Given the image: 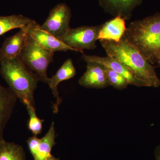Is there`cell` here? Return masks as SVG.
<instances>
[{
	"label": "cell",
	"instance_id": "cell-1",
	"mask_svg": "<svg viewBox=\"0 0 160 160\" xmlns=\"http://www.w3.org/2000/svg\"><path fill=\"white\" fill-rule=\"evenodd\" d=\"M107 56L125 65L147 87L160 86V80L154 68L144 57L137 48L123 36L119 42L100 40Z\"/></svg>",
	"mask_w": 160,
	"mask_h": 160
},
{
	"label": "cell",
	"instance_id": "cell-2",
	"mask_svg": "<svg viewBox=\"0 0 160 160\" xmlns=\"http://www.w3.org/2000/svg\"><path fill=\"white\" fill-rule=\"evenodd\" d=\"M124 36L153 65L160 51V13L132 22Z\"/></svg>",
	"mask_w": 160,
	"mask_h": 160
},
{
	"label": "cell",
	"instance_id": "cell-3",
	"mask_svg": "<svg viewBox=\"0 0 160 160\" xmlns=\"http://www.w3.org/2000/svg\"><path fill=\"white\" fill-rule=\"evenodd\" d=\"M3 78L23 104L29 102L35 106L34 93L39 79L30 71L18 57L0 61Z\"/></svg>",
	"mask_w": 160,
	"mask_h": 160
},
{
	"label": "cell",
	"instance_id": "cell-4",
	"mask_svg": "<svg viewBox=\"0 0 160 160\" xmlns=\"http://www.w3.org/2000/svg\"><path fill=\"white\" fill-rule=\"evenodd\" d=\"M54 53L40 46L29 36L26 46L18 57L37 76L40 81L48 84L49 78L47 75V69L53 61Z\"/></svg>",
	"mask_w": 160,
	"mask_h": 160
},
{
	"label": "cell",
	"instance_id": "cell-5",
	"mask_svg": "<svg viewBox=\"0 0 160 160\" xmlns=\"http://www.w3.org/2000/svg\"><path fill=\"white\" fill-rule=\"evenodd\" d=\"M100 26H83L70 28L60 40L75 51L83 53L85 49L96 48Z\"/></svg>",
	"mask_w": 160,
	"mask_h": 160
},
{
	"label": "cell",
	"instance_id": "cell-6",
	"mask_svg": "<svg viewBox=\"0 0 160 160\" xmlns=\"http://www.w3.org/2000/svg\"><path fill=\"white\" fill-rule=\"evenodd\" d=\"M71 18V11L69 6L66 3H59L50 10L46 21L40 27L60 39L70 29Z\"/></svg>",
	"mask_w": 160,
	"mask_h": 160
},
{
	"label": "cell",
	"instance_id": "cell-7",
	"mask_svg": "<svg viewBox=\"0 0 160 160\" xmlns=\"http://www.w3.org/2000/svg\"><path fill=\"white\" fill-rule=\"evenodd\" d=\"M82 57L87 63H98L115 71L126 79L129 85L137 87H147L146 83L138 78L129 68L112 58L109 56L105 57L84 54Z\"/></svg>",
	"mask_w": 160,
	"mask_h": 160
},
{
	"label": "cell",
	"instance_id": "cell-8",
	"mask_svg": "<svg viewBox=\"0 0 160 160\" xmlns=\"http://www.w3.org/2000/svg\"><path fill=\"white\" fill-rule=\"evenodd\" d=\"M29 36L40 46L49 51H75L59 39L43 30L36 22L26 27Z\"/></svg>",
	"mask_w": 160,
	"mask_h": 160
},
{
	"label": "cell",
	"instance_id": "cell-9",
	"mask_svg": "<svg viewBox=\"0 0 160 160\" xmlns=\"http://www.w3.org/2000/svg\"><path fill=\"white\" fill-rule=\"evenodd\" d=\"M86 72L80 78V85L87 88L104 89L109 86L105 67L95 63H87Z\"/></svg>",
	"mask_w": 160,
	"mask_h": 160
},
{
	"label": "cell",
	"instance_id": "cell-10",
	"mask_svg": "<svg viewBox=\"0 0 160 160\" xmlns=\"http://www.w3.org/2000/svg\"><path fill=\"white\" fill-rule=\"evenodd\" d=\"M76 74V70L73 62L71 59L69 58L64 62L55 74L49 78L48 85L51 89L53 96L56 98L55 102L52 106V111L55 114L58 113L59 107L62 102L58 91L59 84L63 81L72 78Z\"/></svg>",
	"mask_w": 160,
	"mask_h": 160
},
{
	"label": "cell",
	"instance_id": "cell-11",
	"mask_svg": "<svg viewBox=\"0 0 160 160\" xmlns=\"http://www.w3.org/2000/svg\"><path fill=\"white\" fill-rule=\"evenodd\" d=\"M26 27L20 29L16 34L5 39L0 48V61L19 56L29 38Z\"/></svg>",
	"mask_w": 160,
	"mask_h": 160
},
{
	"label": "cell",
	"instance_id": "cell-12",
	"mask_svg": "<svg viewBox=\"0 0 160 160\" xmlns=\"http://www.w3.org/2000/svg\"><path fill=\"white\" fill-rule=\"evenodd\" d=\"M18 98L9 87L0 83V142L4 140V129L12 114Z\"/></svg>",
	"mask_w": 160,
	"mask_h": 160
},
{
	"label": "cell",
	"instance_id": "cell-13",
	"mask_svg": "<svg viewBox=\"0 0 160 160\" xmlns=\"http://www.w3.org/2000/svg\"><path fill=\"white\" fill-rule=\"evenodd\" d=\"M126 21L120 15L101 26L98 40L119 42L126 32Z\"/></svg>",
	"mask_w": 160,
	"mask_h": 160
},
{
	"label": "cell",
	"instance_id": "cell-14",
	"mask_svg": "<svg viewBox=\"0 0 160 160\" xmlns=\"http://www.w3.org/2000/svg\"><path fill=\"white\" fill-rule=\"evenodd\" d=\"M143 0H99L100 5L108 12L126 19Z\"/></svg>",
	"mask_w": 160,
	"mask_h": 160
},
{
	"label": "cell",
	"instance_id": "cell-15",
	"mask_svg": "<svg viewBox=\"0 0 160 160\" xmlns=\"http://www.w3.org/2000/svg\"><path fill=\"white\" fill-rule=\"evenodd\" d=\"M35 22L22 14L0 16V36L12 29H22Z\"/></svg>",
	"mask_w": 160,
	"mask_h": 160
},
{
	"label": "cell",
	"instance_id": "cell-16",
	"mask_svg": "<svg viewBox=\"0 0 160 160\" xmlns=\"http://www.w3.org/2000/svg\"><path fill=\"white\" fill-rule=\"evenodd\" d=\"M56 130L54 122H52L46 135L40 138V142L36 155L34 160H46L51 155L52 148L55 145Z\"/></svg>",
	"mask_w": 160,
	"mask_h": 160
},
{
	"label": "cell",
	"instance_id": "cell-17",
	"mask_svg": "<svg viewBox=\"0 0 160 160\" xmlns=\"http://www.w3.org/2000/svg\"><path fill=\"white\" fill-rule=\"evenodd\" d=\"M26 153L22 146L5 140L0 142V160H26Z\"/></svg>",
	"mask_w": 160,
	"mask_h": 160
},
{
	"label": "cell",
	"instance_id": "cell-18",
	"mask_svg": "<svg viewBox=\"0 0 160 160\" xmlns=\"http://www.w3.org/2000/svg\"><path fill=\"white\" fill-rule=\"evenodd\" d=\"M24 105L26 106L29 115L28 128L33 135L37 136L38 135L42 133L43 129V122L44 120L40 119L36 113L35 106L30 102H26Z\"/></svg>",
	"mask_w": 160,
	"mask_h": 160
},
{
	"label": "cell",
	"instance_id": "cell-19",
	"mask_svg": "<svg viewBox=\"0 0 160 160\" xmlns=\"http://www.w3.org/2000/svg\"><path fill=\"white\" fill-rule=\"evenodd\" d=\"M104 67L109 81V86H111L115 89L118 90H122L126 89L129 86V84L128 81L122 76L107 67L105 66Z\"/></svg>",
	"mask_w": 160,
	"mask_h": 160
},
{
	"label": "cell",
	"instance_id": "cell-20",
	"mask_svg": "<svg viewBox=\"0 0 160 160\" xmlns=\"http://www.w3.org/2000/svg\"><path fill=\"white\" fill-rule=\"evenodd\" d=\"M27 143L31 154L33 158L36 155L40 142V138L36 136H32L27 139Z\"/></svg>",
	"mask_w": 160,
	"mask_h": 160
},
{
	"label": "cell",
	"instance_id": "cell-21",
	"mask_svg": "<svg viewBox=\"0 0 160 160\" xmlns=\"http://www.w3.org/2000/svg\"><path fill=\"white\" fill-rule=\"evenodd\" d=\"M155 160H160V145L156 147L154 150Z\"/></svg>",
	"mask_w": 160,
	"mask_h": 160
},
{
	"label": "cell",
	"instance_id": "cell-22",
	"mask_svg": "<svg viewBox=\"0 0 160 160\" xmlns=\"http://www.w3.org/2000/svg\"><path fill=\"white\" fill-rule=\"evenodd\" d=\"M46 160H60L59 158H56L54 156L51 155L50 157H49Z\"/></svg>",
	"mask_w": 160,
	"mask_h": 160
},
{
	"label": "cell",
	"instance_id": "cell-23",
	"mask_svg": "<svg viewBox=\"0 0 160 160\" xmlns=\"http://www.w3.org/2000/svg\"><path fill=\"white\" fill-rule=\"evenodd\" d=\"M156 63L160 66V51L157 57Z\"/></svg>",
	"mask_w": 160,
	"mask_h": 160
}]
</instances>
